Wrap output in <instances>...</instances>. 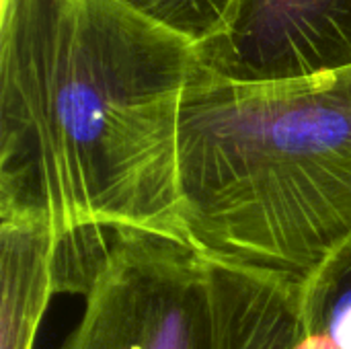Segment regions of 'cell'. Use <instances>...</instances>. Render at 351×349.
Segmentation results:
<instances>
[{"label":"cell","mask_w":351,"mask_h":349,"mask_svg":"<svg viewBox=\"0 0 351 349\" xmlns=\"http://www.w3.org/2000/svg\"><path fill=\"white\" fill-rule=\"evenodd\" d=\"M183 237L300 284L351 234V66L237 84L195 66L179 111Z\"/></svg>","instance_id":"obj_2"},{"label":"cell","mask_w":351,"mask_h":349,"mask_svg":"<svg viewBox=\"0 0 351 349\" xmlns=\"http://www.w3.org/2000/svg\"><path fill=\"white\" fill-rule=\"evenodd\" d=\"M298 349H351V234L300 284Z\"/></svg>","instance_id":"obj_7"},{"label":"cell","mask_w":351,"mask_h":349,"mask_svg":"<svg viewBox=\"0 0 351 349\" xmlns=\"http://www.w3.org/2000/svg\"><path fill=\"white\" fill-rule=\"evenodd\" d=\"M0 349H33L53 294H68L66 234L27 218H0Z\"/></svg>","instance_id":"obj_5"},{"label":"cell","mask_w":351,"mask_h":349,"mask_svg":"<svg viewBox=\"0 0 351 349\" xmlns=\"http://www.w3.org/2000/svg\"><path fill=\"white\" fill-rule=\"evenodd\" d=\"M195 53L199 68L237 84L350 68L351 0H234L224 29Z\"/></svg>","instance_id":"obj_4"},{"label":"cell","mask_w":351,"mask_h":349,"mask_svg":"<svg viewBox=\"0 0 351 349\" xmlns=\"http://www.w3.org/2000/svg\"><path fill=\"white\" fill-rule=\"evenodd\" d=\"M210 349H298L296 282L210 261Z\"/></svg>","instance_id":"obj_6"},{"label":"cell","mask_w":351,"mask_h":349,"mask_svg":"<svg viewBox=\"0 0 351 349\" xmlns=\"http://www.w3.org/2000/svg\"><path fill=\"white\" fill-rule=\"evenodd\" d=\"M195 45L115 0H2L0 218L181 234Z\"/></svg>","instance_id":"obj_1"},{"label":"cell","mask_w":351,"mask_h":349,"mask_svg":"<svg viewBox=\"0 0 351 349\" xmlns=\"http://www.w3.org/2000/svg\"><path fill=\"white\" fill-rule=\"evenodd\" d=\"M150 23L202 45L216 37L234 6V0H115Z\"/></svg>","instance_id":"obj_8"},{"label":"cell","mask_w":351,"mask_h":349,"mask_svg":"<svg viewBox=\"0 0 351 349\" xmlns=\"http://www.w3.org/2000/svg\"><path fill=\"white\" fill-rule=\"evenodd\" d=\"M82 298V317L60 349L212 346L210 265L181 234L111 232Z\"/></svg>","instance_id":"obj_3"}]
</instances>
